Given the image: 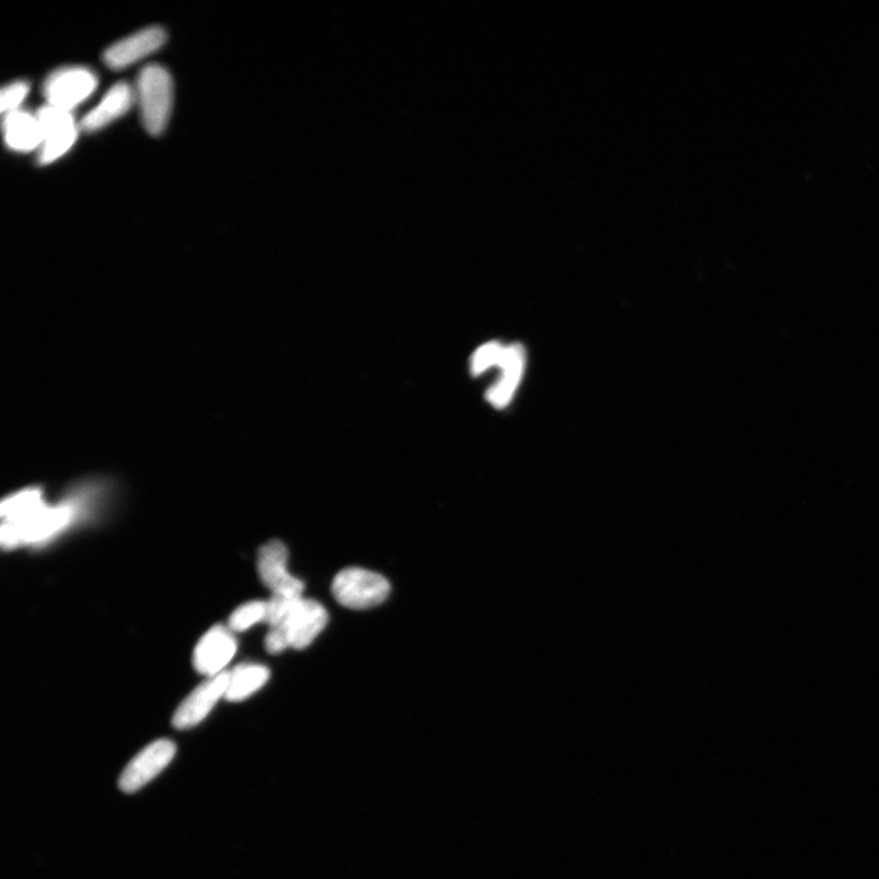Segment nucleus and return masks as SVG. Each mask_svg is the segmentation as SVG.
I'll use <instances>...</instances> for the list:
<instances>
[{"instance_id":"f257e3e1","label":"nucleus","mask_w":879,"mask_h":879,"mask_svg":"<svg viewBox=\"0 0 879 879\" xmlns=\"http://www.w3.org/2000/svg\"><path fill=\"white\" fill-rule=\"evenodd\" d=\"M0 511L3 517L0 543L8 550L49 541L75 515L69 503L55 507L46 505L39 489L23 490L8 498Z\"/></svg>"},{"instance_id":"f03ea898","label":"nucleus","mask_w":879,"mask_h":879,"mask_svg":"<svg viewBox=\"0 0 879 879\" xmlns=\"http://www.w3.org/2000/svg\"><path fill=\"white\" fill-rule=\"evenodd\" d=\"M137 101L146 130L160 135L169 122L172 107V80L167 69L148 65L137 80Z\"/></svg>"},{"instance_id":"7ed1b4c3","label":"nucleus","mask_w":879,"mask_h":879,"mask_svg":"<svg viewBox=\"0 0 879 879\" xmlns=\"http://www.w3.org/2000/svg\"><path fill=\"white\" fill-rule=\"evenodd\" d=\"M390 590V583L381 574L357 567L339 572L332 586L335 600L352 609L378 606L388 599Z\"/></svg>"},{"instance_id":"20e7f679","label":"nucleus","mask_w":879,"mask_h":879,"mask_svg":"<svg viewBox=\"0 0 879 879\" xmlns=\"http://www.w3.org/2000/svg\"><path fill=\"white\" fill-rule=\"evenodd\" d=\"M97 87V76L85 67L59 69L46 79L43 93L46 104L73 112Z\"/></svg>"},{"instance_id":"39448f33","label":"nucleus","mask_w":879,"mask_h":879,"mask_svg":"<svg viewBox=\"0 0 879 879\" xmlns=\"http://www.w3.org/2000/svg\"><path fill=\"white\" fill-rule=\"evenodd\" d=\"M41 124L42 144L39 161L42 166L62 158L73 147L79 126L73 112L44 105L36 114Z\"/></svg>"},{"instance_id":"423d86ee","label":"nucleus","mask_w":879,"mask_h":879,"mask_svg":"<svg viewBox=\"0 0 879 879\" xmlns=\"http://www.w3.org/2000/svg\"><path fill=\"white\" fill-rule=\"evenodd\" d=\"M287 561V547L279 541L269 542L258 553V574L273 595L301 597L304 583L290 574Z\"/></svg>"},{"instance_id":"0eeeda50","label":"nucleus","mask_w":879,"mask_h":879,"mask_svg":"<svg viewBox=\"0 0 879 879\" xmlns=\"http://www.w3.org/2000/svg\"><path fill=\"white\" fill-rule=\"evenodd\" d=\"M176 753L172 742L160 740L136 755L122 773L119 785L125 793H135L167 768Z\"/></svg>"},{"instance_id":"6e6552de","label":"nucleus","mask_w":879,"mask_h":879,"mask_svg":"<svg viewBox=\"0 0 879 879\" xmlns=\"http://www.w3.org/2000/svg\"><path fill=\"white\" fill-rule=\"evenodd\" d=\"M229 684V672L210 677L187 697L172 718L176 730H190L201 723L214 709L220 698L226 697Z\"/></svg>"},{"instance_id":"1a4fd4ad","label":"nucleus","mask_w":879,"mask_h":879,"mask_svg":"<svg viewBox=\"0 0 879 879\" xmlns=\"http://www.w3.org/2000/svg\"><path fill=\"white\" fill-rule=\"evenodd\" d=\"M327 620L329 616L322 604L301 597L284 622L273 628L285 632L290 648L303 650L321 635Z\"/></svg>"},{"instance_id":"9d476101","label":"nucleus","mask_w":879,"mask_h":879,"mask_svg":"<svg viewBox=\"0 0 879 879\" xmlns=\"http://www.w3.org/2000/svg\"><path fill=\"white\" fill-rule=\"evenodd\" d=\"M238 650V641L230 629L216 626L198 641L193 653V666L198 673L214 677L222 673Z\"/></svg>"},{"instance_id":"9b49d317","label":"nucleus","mask_w":879,"mask_h":879,"mask_svg":"<svg viewBox=\"0 0 879 879\" xmlns=\"http://www.w3.org/2000/svg\"><path fill=\"white\" fill-rule=\"evenodd\" d=\"M166 41L167 33L163 29H145L130 38L115 43L105 51L104 63L113 70H122L157 52Z\"/></svg>"},{"instance_id":"f8f14e48","label":"nucleus","mask_w":879,"mask_h":879,"mask_svg":"<svg viewBox=\"0 0 879 879\" xmlns=\"http://www.w3.org/2000/svg\"><path fill=\"white\" fill-rule=\"evenodd\" d=\"M526 365L525 349L521 344L506 346L500 363V378L486 393V401L496 409L506 408L522 381Z\"/></svg>"},{"instance_id":"ddd939ff","label":"nucleus","mask_w":879,"mask_h":879,"mask_svg":"<svg viewBox=\"0 0 879 879\" xmlns=\"http://www.w3.org/2000/svg\"><path fill=\"white\" fill-rule=\"evenodd\" d=\"M135 93L130 85L121 82L111 88L95 109L82 119L80 127L86 133H95L119 119L133 107Z\"/></svg>"},{"instance_id":"4468645a","label":"nucleus","mask_w":879,"mask_h":879,"mask_svg":"<svg viewBox=\"0 0 879 879\" xmlns=\"http://www.w3.org/2000/svg\"><path fill=\"white\" fill-rule=\"evenodd\" d=\"M4 138L8 147L17 151H32L41 147L42 130L38 115L17 111L6 115Z\"/></svg>"},{"instance_id":"2eb2a0df","label":"nucleus","mask_w":879,"mask_h":879,"mask_svg":"<svg viewBox=\"0 0 879 879\" xmlns=\"http://www.w3.org/2000/svg\"><path fill=\"white\" fill-rule=\"evenodd\" d=\"M271 672L262 665L243 663L229 672V684L226 699L239 702L250 698L269 681Z\"/></svg>"},{"instance_id":"dca6fc26","label":"nucleus","mask_w":879,"mask_h":879,"mask_svg":"<svg viewBox=\"0 0 879 879\" xmlns=\"http://www.w3.org/2000/svg\"><path fill=\"white\" fill-rule=\"evenodd\" d=\"M506 346L498 342L486 343L480 346L471 358V373L473 377H480L491 368L500 366Z\"/></svg>"},{"instance_id":"f3484780","label":"nucleus","mask_w":879,"mask_h":879,"mask_svg":"<svg viewBox=\"0 0 879 879\" xmlns=\"http://www.w3.org/2000/svg\"><path fill=\"white\" fill-rule=\"evenodd\" d=\"M265 607L264 601H252L242 605L230 616V630L244 631L257 624L264 622Z\"/></svg>"},{"instance_id":"a211bd4d","label":"nucleus","mask_w":879,"mask_h":879,"mask_svg":"<svg viewBox=\"0 0 879 879\" xmlns=\"http://www.w3.org/2000/svg\"><path fill=\"white\" fill-rule=\"evenodd\" d=\"M30 86L28 82L19 81L4 87L2 91V112L4 114L19 111L20 104L29 95Z\"/></svg>"},{"instance_id":"6ab92c4d","label":"nucleus","mask_w":879,"mask_h":879,"mask_svg":"<svg viewBox=\"0 0 879 879\" xmlns=\"http://www.w3.org/2000/svg\"><path fill=\"white\" fill-rule=\"evenodd\" d=\"M290 648L285 632L279 628H271L265 638V649L273 655L283 652Z\"/></svg>"}]
</instances>
